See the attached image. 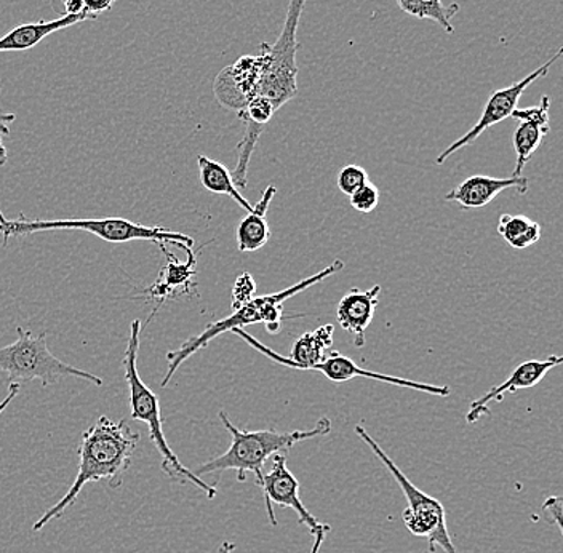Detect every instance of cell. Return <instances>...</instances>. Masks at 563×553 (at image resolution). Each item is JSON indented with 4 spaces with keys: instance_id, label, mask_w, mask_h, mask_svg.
I'll return each mask as SVG.
<instances>
[{
    "instance_id": "27",
    "label": "cell",
    "mask_w": 563,
    "mask_h": 553,
    "mask_svg": "<svg viewBox=\"0 0 563 553\" xmlns=\"http://www.w3.org/2000/svg\"><path fill=\"white\" fill-rule=\"evenodd\" d=\"M256 284L252 274L244 273L235 280L234 288H232V309L242 308L246 302L255 298Z\"/></svg>"
},
{
    "instance_id": "1",
    "label": "cell",
    "mask_w": 563,
    "mask_h": 553,
    "mask_svg": "<svg viewBox=\"0 0 563 553\" xmlns=\"http://www.w3.org/2000/svg\"><path fill=\"white\" fill-rule=\"evenodd\" d=\"M140 442V433L133 432L125 421H112L101 416L90 429L84 432L79 449V471L68 493L51 507L41 519L35 520L33 531L38 533L52 520L59 519L79 498L84 486L90 482H109L121 485L122 475L132 466L133 454Z\"/></svg>"
},
{
    "instance_id": "2",
    "label": "cell",
    "mask_w": 563,
    "mask_h": 553,
    "mask_svg": "<svg viewBox=\"0 0 563 553\" xmlns=\"http://www.w3.org/2000/svg\"><path fill=\"white\" fill-rule=\"evenodd\" d=\"M220 419L227 431L231 433L232 443L227 453L213 457L209 463L196 468L194 474H213V472L235 471L238 480L245 482L246 472H253L256 485H262L264 464L271 456L287 453L297 443L305 440L319 439L332 432V421L329 418H320L314 428L309 431L277 432L273 431H241L232 424L229 416L220 411Z\"/></svg>"
},
{
    "instance_id": "22",
    "label": "cell",
    "mask_w": 563,
    "mask_h": 553,
    "mask_svg": "<svg viewBox=\"0 0 563 553\" xmlns=\"http://www.w3.org/2000/svg\"><path fill=\"white\" fill-rule=\"evenodd\" d=\"M549 133V126L538 123L520 122L514 133V150L517 153V164L512 176H522L523 168L533 154L540 150L544 136Z\"/></svg>"
},
{
    "instance_id": "31",
    "label": "cell",
    "mask_w": 563,
    "mask_h": 553,
    "mask_svg": "<svg viewBox=\"0 0 563 553\" xmlns=\"http://www.w3.org/2000/svg\"><path fill=\"white\" fill-rule=\"evenodd\" d=\"M63 7H65V15H82L84 3L82 0H62Z\"/></svg>"
},
{
    "instance_id": "13",
    "label": "cell",
    "mask_w": 563,
    "mask_h": 553,
    "mask_svg": "<svg viewBox=\"0 0 563 553\" xmlns=\"http://www.w3.org/2000/svg\"><path fill=\"white\" fill-rule=\"evenodd\" d=\"M563 364V358L559 355H551L545 361H528L523 362L510 373L508 379L499 386L493 387L488 390L484 397L471 403L470 411H467L466 421L470 424L481 421L484 416H490V403L493 401H501L506 394H514L520 389H531V387L538 386L544 376L548 375L551 369L558 368L559 365Z\"/></svg>"
},
{
    "instance_id": "30",
    "label": "cell",
    "mask_w": 563,
    "mask_h": 553,
    "mask_svg": "<svg viewBox=\"0 0 563 553\" xmlns=\"http://www.w3.org/2000/svg\"><path fill=\"white\" fill-rule=\"evenodd\" d=\"M21 384L18 383H9V390H7V396L0 401V414L5 411V408L15 400L18 394H20Z\"/></svg>"
},
{
    "instance_id": "35",
    "label": "cell",
    "mask_w": 563,
    "mask_h": 553,
    "mask_svg": "<svg viewBox=\"0 0 563 553\" xmlns=\"http://www.w3.org/2000/svg\"><path fill=\"white\" fill-rule=\"evenodd\" d=\"M235 544H232V542H223L220 548V552L218 553H232L234 552Z\"/></svg>"
},
{
    "instance_id": "9",
    "label": "cell",
    "mask_w": 563,
    "mask_h": 553,
    "mask_svg": "<svg viewBox=\"0 0 563 553\" xmlns=\"http://www.w3.org/2000/svg\"><path fill=\"white\" fill-rule=\"evenodd\" d=\"M562 53V48H559L552 58H549L544 65L540 66V68L534 69L533 73H530L528 76L523 77V79H520L519 82L512 84V86L506 88H499L495 93H492L477 123H474L473 129H471L470 132L464 133L463 136H460L455 143L450 144V146L446 147L438 158H435V164H445V162L449 161V157H452L453 154L457 153V151L473 144L474 141L485 132V130L492 129L496 123L509 119L510 115H512V112L519 108L520 98L526 93L527 88L533 86L537 80L543 79V77L548 76L552 66L561 59Z\"/></svg>"
},
{
    "instance_id": "17",
    "label": "cell",
    "mask_w": 563,
    "mask_h": 553,
    "mask_svg": "<svg viewBox=\"0 0 563 553\" xmlns=\"http://www.w3.org/2000/svg\"><path fill=\"white\" fill-rule=\"evenodd\" d=\"M87 20H90V16L87 13H82V15H65L58 18V20H41L37 23L20 24L15 30L0 37V52L30 51V48L41 44L47 35L56 33V31L66 30V27Z\"/></svg>"
},
{
    "instance_id": "32",
    "label": "cell",
    "mask_w": 563,
    "mask_h": 553,
    "mask_svg": "<svg viewBox=\"0 0 563 553\" xmlns=\"http://www.w3.org/2000/svg\"><path fill=\"white\" fill-rule=\"evenodd\" d=\"M15 114H7V112H2V109H0V136L10 135V123L15 122Z\"/></svg>"
},
{
    "instance_id": "19",
    "label": "cell",
    "mask_w": 563,
    "mask_h": 553,
    "mask_svg": "<svg viewBox=\"0 0 563 553\" xmlns=\"http://www.w3.org/2000/svg\"><path fill=\"white\" fill-rule=\"evenodd\" d=\"M197 164H199L200 183H202L203 188L211 193L231 197L239 207L244 208L246 213L253 210L252 203L239 192L231 172L221 162L207 156H199L197 157Z\"/></svg>"
},
{
    "instance_id": "6",
    "label": "cell",
    "mask_w": 563,
    "mask_h": 553,
    "mask_svg": "<svg viewBox=\"0 0 563 553\" xmlns=\"http://www.w3.org/2000/svg\"><path fill=\"white\" fill-rule=\"evenodd\" d=\"M305 5L306 0H290L279 37L260 47L262 77L256 97L267 98L276 111L298 97L297 34Z\"/></svg>"
},
{
    "instance_id": "26",
    "label": "cell",
    "mask_w": 563,
    "mask_h": 553,
    "mask_svg": "<svg viewBox=\"0 0 563 553\" xmlns=\"http://www.w3.org/2000/svg\"><path fill=\"white\" fill-rule=\"evenodd\" d=\"M549 109H551V98L543 95L540 104L530 106V108L526 109L517 108L510 118L517 119L519 122H531L549 126Z\"/></svg>"
},
{
    "instance_id": "34",
    "label": "cell",
    "mask_w": 563,
    "mask_h": 553,
    "mask_svg": "<svg viewBox=\"0 0 563 553\" xmlns=\"http://www.w3.org/2000/svg\"><path fill=\"white\" fill-rule=\"evenodd\" d=\"M3 136H0V165H5L7 158H9V151L3 146L2 143ZM7 218L3 217L2 210H0V223H5Z\"/></svg>"
},
{
    "instance_id": "3",
    "label": "cell",
    "mask_w": 563,
    "mask_h": 553,
    "mask_svg": "<svg viewBox=\"0 0 563 553\" xmlns=\"http://www.w3.org/2000/svg\"><path fill=\"white\" fill-rule=\"evenodd\" d=\"M343 261L336 259L334 263L327 266L325 269L314 274V276L305 278V280L298 281L297 285L285 288L279 294L264 295L260 298H253L252 301L246 302L242 308L235 309L232 316L227 319L220 320V322L210 323L199 336L189 338L186 343L176 349V351L168 352V369L164 380H162V387H167L172 378L179 368L189 357H192L200 349L209 346L214 338L220 334L227 333L235 329H244L246 325H256V323H263L269 333L277 334L282 330V313H284V301L294 298L308 288L314 287L325 278L334 276V274L343 270Z\"/></svg>"
},
{
    "instance_id": "18",
    "label": "cell",
    "mask_w": 563,
    "mask_h": 553,
    "mask_svg": "<svg viewBox=\"0 0 563 553\" xmlns=\"http://www.w3.org/2000/svg\"><path fill=\"white\" fill-rule=\"evenodd\" d=\"M276 193V186H267L262 199L256 202V206H253V210L245 218H242L238 225L239 252H256L269 242L271 229L266 221V214Z\"/></svg>"
},
{
    "instance_id": "16",
    "label": "cell",
    "mask_w": 563,
    "mask_h": 553,
    "mask_svg": "<svg viewBox=\"0 0 563 553\" xmlns=\"http://www.w3.org/2000/svg\"><path fill=\"white\" fill-rule=\"evenodd\" d=\"M164 252L167 264L161 270V278L153 285V287L143 290L147 298L158 299V306L168 298H176V296L188 295L191 288L196 287L194 284V276H196V255L192 250L188 252V261L181 263L174 253L167 252L165 245L161 246Z\"/></svg>"
},
{
    "instance_id": "10",
    "label": "cell",
    "mask_w": 563,
    "mask_h": 553,
    "mask_svg": "<svg viewBox=\"0 0 563 553\" xmlns=\"http://www.w3.org/2000/svg\"><path fill=\"white\" fill-rule=\"evenodd\" d=\"M264 504H266L267 517L271 523L277 527L276 513H274V504L282 507H290L298 516L299 523L305 524L312 537L317 531L322 530L323 523L309 512L308 507L299 498L298 478L288 471L287 456L284 453L274 456L273 471L263 475L262 485Z\"/></svg>"
},
{
    "instance_id": "8",
    "label": "cell",
    "mask_w": 563,
    "mask_h": 553,
    "mask_svg": "<svg viewBox=\"0 0 563 553\" xmlns=\"http://www.w3.org/2000/svg\"><path fill=\"white\" fill-rule=\"evenodd\" d=\"M355 433L367 443L368 449L375 456L385 464L387 471L393 475L394 480L400 486L407 499L408 507L404 510V523L413 537L428 538L429 552L434 553L435 548L442 549L445 553H457L449 530H446L445 507L438 499L426 495L417 488L407 475L396 466L393 460L385 453V450L376 443V440L362 425L355 428Z\"/></svg>"
},
{
    "instance_id": "24",
    "label": "cell",
    "mask_w": 563,
    "mask_h": 553,
    "mask_svg": "<svg viewBox=\"0 0 563 553\" xmlns=\"http://www.w3.org/2000/svg\"><path fill=\"white\" fill-rule=\"evenodd\" d=\"M351 206L358 213H372L376 207H378L379 199H382V193H379V189L373 185L372 181L365 183L362 188L355 190L352 196H350Z\"/></svg>"
},
{
    "instance_id": "15",
    "label": "cell",
    "mask_w": 563,
    "mask_h": 553,
    "mask_svg": "<svg viewBox=\"0 0 563 553\" xmlns=\"http://www.w3.org/2000/svg\"><path fill=\"white\" fill-rule=\"evenodd\" d=\"M379 294L382 287L375 285L369 290L361 291L358 288H352L350 294L341 298L336 309V319L341 329L347 331L354 338L355 347L365 346V333H367L369 323L375 317L378 308Z\"/></svg>"
},
{
    "instance_id": "14",
    "label": "cell",
    "mask_w": 563,
    "mask_h": 553,
    "mask_svg": "<svg viewBox=\"0 0 563 553\" xmlns=\"http://www.w3.org/2000/svg\"><path fill=\"white\" fill-rule=\"evenodd\" d=\"M508 189H516L519 193L528 190L526 176H510V178H492V176L474 175L445 193L446 202L460 203L463 208H482L492 203L499 193Z\"/></svg>"
},
{
    "instance_id": "5",
    "label": "cell",
    "mask_w": 563,
    "mask_h": 553,
    "mask_svg": "<svg viewBox=\"0 0 563 553\" xmlns=\"http://www.w3.org/2000/svg\"><path fill=\"white\" fill-rule=\"evenodd\" d=\"M51 231H80L97 235L106 242H153L158 248L165 243L178 246L186 253L192 250L194 239L181 232L170 231L161 225H144L133 223L125 218H97V220H30L21 214L18 220H7L0 223L3 245L9 239L23 237V235L38 234Z\"/></svg>"
},
{
    "instance_id": "21",
    "label": "cell",
    "mask_w": 563,
    "mask_h": 553,
    "mask_svg": "<svg viewBox=\"0 0 563 553\" xmlns=\"http://www.w3.org/2000/svg\"><path fill=\"white\" fill-rule=\"evenodd\" d=\"M498 234L514 250H526L540 242L541 225L523 214L505 213L499 217Z\"/></svg>"
},
{
    "instance_id": "20",
    "label": "cell",
    "mask_w": 563,
    "mask_h": 553,
    "mask_svg": "<svg viewBox=\"0 0 563 553\" xmlns=\"http://www.w3.org/2000/svg\"><path fill=\"white\" fill-rule=\"evenodd\" d=\"M397 5L407 15L418 20H429L438 23L446 34L455 33L452 20L460 12L457 3H443V0H396Z\"/></svg>"
},
{
    "instance_id": "11",
    "label": "cell",
    "mask_w": 563,
    "mask_h": 553,
    "mask_svg": "<svg viewBox=\"0 0 563 553\" xmlns=\"http://www.w3.org/2000/svg\"><path fill=\"white\" fill-rule=\"evenodd\" d=\"M309 372L322 373L332 383H347V380L365 378L390 384V386L404 387V389L418 390V392L429 394V396H450L449 386H435V384H426L420 383V380L397 378V376L386 375V373L372 372V369L362 368V366L355 364L350 357H344L338 351L330 352L329 357L323 358L320 364L312 366Z\"/></svg>"
},
{
    "instance_id": "12",
    "label": "cell",
    "mask_w": 563,
    "mask_h": 553,
    "mask_svg": "<svg viewBox=\"0 0 563 553\" xmlns=\"http://www.w3.org/2000/svg\"><path fill=\"white\" fill-rule=\"evenodd\" d=\"M262 77V58L260 55H246L238 63L224 69L214 82V93L224 108L241 112L252 98L258 95Z\"/></svg>"
},
{
    "instance_id": "29",
    "label": "cell",
    "mask_w": 563,
    "mask_h": 553,
    "mask_svg": "<svg viewBox=\"0 0 563 553\" xmlns=\"http://www.w3.org/2000/svg\"><path fill=\"white\" fill-rule=\"evenodd\" d=\"M118 0H82L84 12L90 16V20H95L101 15V13L108 12Z\"/></svg>"
},
{
    "instance_id": "28",
    "label": "cell",
    "mask_w": 563,
    "mask_h": 553,
    "mask_svg": "<svg viewBox=\"0 0 563 553\" xmlns=\"http://www.w3.org/2000/svg\"><path fill=\"white\" fill-rule=\"evenodd\" d=\"M562 510H563V499L561 496H551V498L545 499L543 504V512L544 516L548 517L549 521L555 523V527L559 528V531H563L562 527Z\"/></svg>"
},
{
    "instance_id": "7",
    "label": "cell",
    "mask_w": 563,
    "mask_h": 553,
    "mask_svg": "<svg viewBox=\"0 0 563 553\" xmlns=\"http://www.w3.org/2000/svg\"><path fill=\"white\" fill-rule=\"evenodd\" d=\"M18 340L9 346L0 347V372L9 375L10 383L41 380L42 386L56 383L59 378L88 380L95 386H103V379L93 373L77 368L56 358L47 346V334H34L26 329H16Z\"/></svg>"
},
{
    "instance_id": "33",
    "label": "cell",
    "mask_w": 563,
    "mask_h": 553,
    "mask_svg": "<svg viewBox=\"0 0 563 553\" xmlns=\"http://www.w3.org/2000/svg\"><path fill=\"white\" fill-rule=\"evenodd\" d=\"M329 533V524H323L322 530L317 531V533L314 534L316 541L314 545H312L311 553H319L320 548H322L323 541H325L327 534Z\"/></svg>"
},
{
    "instance_id": "4",
    "label": "cell",
    "mask_w": 563,
    "mask_h": 553,
    "mask_svg": "<svg viewBox=\"0 0 563 553\" xmlns=\"http://www.w3.org/2000/svg\"><path fill=\"white\" fill-rule=\"evenodd\" d=\"M140 333L141 322L139 319L133 320L130 325L129 344H126L125 355H123V369H125V380L129 384L130 390V418L133 421L144 422L150 429V436L153 440L154 445L162 456V471L168 475L174 482L179 484H192L196 488L202 489L206 493L207 498L213 499L217 496V488L206 482L202 478L197 477L192 471L188 467L183 466L181 461L172 451L168 445L167 439H165L164 419L161 414V403H158V397L156 392L150 389L146 384L141 379L139 366L140 351Z\"/></svg>"
},
{
    "instance_id": "23",
    "label": "cell",
    "mask_w": 563,
    "mask_h": 553,
    "mask_svg": "<svg viewBox=\"0 0 563 553\" xmlns=\"http://www.w3.org/2000/svg\"><path fill=\"white\" fill-rule=\"evenodd\" d=\"M276 108L271 103L267 98L255 97L249 101V104L239 112V118L245 123H253V125L262 126L266 129L267 123L273 121L274 114H276Z\"/></svg>"
},
{
    "instance_id": "25",
    "label": "cell",
    "mask_w": 563,
    "mask_h": 553,
    "mask_svg": "<svg viewBox=\"0 0 563 553\" xmlns=\"http://www.w3.org/2000/svg\"><path fill=\"white\" fill-rule=\"evenodd\" d=\"M368 174L358 165H346L338 175V188L344 196H352L358 188L368 183Z\"/></svg>"
}]
</instances>
